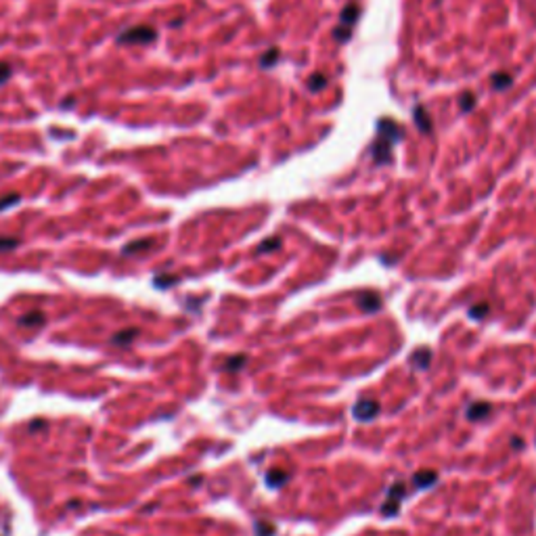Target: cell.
I'll return each instance as SVG.
<instances>
[{
    "instance_id": "1",
    "label": "cell",
    "mask_w": 536,
    "mask_h": 536,
    "mask_svg": "<svg viewBox=\"0 0 536 536\" xmlns=\"http://www.w3.org/2000/svg\"><path fill=\"white\" fill-rule=\"evenodd\" d=\"M377 130H379V141H375V145H373L375 162L377 164H388L392 160L390 147H392V143H396V141H400V138H402V128L396 122H392V119H382V122L377 124Z\"/></svg>"
},
{
    "instance_id": "2",
    "label": "cell",
    "mask_w": 536,
    "mask_h": 536,
    "mask_svg": "<svg viewBox=\"0 0 536 536\" xmlns=\"http://www.w3.org/2000/svg\"><path fill=\"white\" fill-rule=\"evenodd\" d=\"M157 38V31L149 25H134L126 27L117 34V42L119 44H149Z\"/></svg>"
},
{
    "instance_id": "3",
    "label": "cell",
    "mask_w": 536,
    "mask_h": 536,
    "mask_svg": "<svg viewBox=\"0 0 536 536\" xmlns=\"http://www.w3.org/2000/svg\"><path fill=\"white\" fill-rule=\"evenodd\" d=\"M377 413H379V404L375 400H369V398L358 400L354 404V408H352V415H354L356 419H360V421H371V419H375Z\"/></svg>"
},
{
    "instance_id": "4",
    "label": "cell",
    "mask_w": 536,
    "mask_h": 536,
    "mask_svg": "<svg viewBox=\"0 0 536 536\" xmlns=\"http://www.w3.org/2000/svg\"><path fill=\"white\" fill-rule=\"evenodd\" d=\"M358 306H360V310H365V312H375V310L382 306V300H379V296H375V293H365V296H360Z\"/></svg>"
},
{
    "instance_id": "5",
    "label": "cell",
    "mask_w": 536,
    "mask_h": 536,
    "mask_svg": "<svg viewBox=\"0 0 536 536\" xmlns=\"http://www.w3.org/2000/svg\"><path fill=\"white\" fill-rule=\"evenodd\" d=\"M429 358H431V352L427 348H419L417 352L411 356V365L415 369H427L429 367Z\"/></svg>"
},
{
    "instance_id": "6",
    "label": "cell",
    "mask_w": 536,
    "mask_h": 536,
    "mask_svg": "<svg viewBox=\"0 0 536 536\" xmlns=\"http://www.w3.org/2000/svg\"><path fill=\"white\" fill-rule=\"evenodd\" d=\"M413 482H415V486H417V488H427V486H431V484L436 482V471H427V469L417 471L415 478H413Z\"/></svg>"
},
{
    "instance_id": "7",
    "label": "cell",
    "mask_w": 536,
    "mask_h": 536,
    "mask_svg": "<svg viewBox=\"0 0 536 536\" xmlns=\"http://www.w3.org/2000/svg\"><path fill=\"white\" fill-rule=\"evenodd\" d=\"M486 415H490V404H488V402H476V404H471L469 411H467V417L474 419V421H476V419H484Z\"/></svg>"
},
{
    "instance_id": "8",
    "label": "cell",
    "mask_w": 536,
    "mask_h": 536,
    "mask_svg": "<svg viewBox=\"0 0 536 536\" xmlns=\"http://www.w3.org/2000/svg\"><path fill=\"white\" fill-rule=\"evenodd\" d=\"M287 482V474L285 471H268L266 474V484L270 488H279V486H283V484Z\"/></svg>"
},
{
    "instance_id": "9",
    "label": "cell",
    "mask_w": 536,
    "mask_h": 536,
    "mask_svg": "<svg viewBox=\"0 0 536 536\" xmlns=\"http://www.w3.org/2000/svg\"><path fill=\"white\" fill-rule=\"evenodd\" d=\"M44 323V314L42 312H31L23 319H19V325L21 327H40Z\"/></svg>"
},
{
    "instance_id": "10",
    "label": "cell",
    "mask_w": 536,
    "mask_h": 536,
    "mask_svg": "<svg viewBox=\"0 0 536 536\" xmlns=\"http://www.w3.org/2000/svg\"><path fill=\"white\" fill-rule=\"evenodd\" d=\"M147 247H151V241H149V239H141V241H134V243L126 245L122 254H124V256H128V254H136V251L147 249Z\"/></svg>"
},
{
    "instance_id": "11",
    "label": "cell",
    "mask_w": 536,
    "mask_h": 536,
    "mask_svg": "<svg viewBox=\"0 0 536 536\" xmlns=\"http://www.w3.org/2000/svg\"><path fill=\"white\" fill-rule=\"evenodd\" d=\"M138 335V331L136 329H128V331H124V333H117V335H113L111 337V343H119V345H124V343H128L132 337H136Z\"/></svg>"
},
{
    "instance_id": "12",
    "label": "cell",
    "mask_w": 536,
    "mask_h": 536,
    "mask_svg": "<svg viewBox=\"0 0 536 536\" xmlns=\"http://www.w3.org/2000/svg\"><path fill=\"white\" fill-rule=\"evenodd\" d=\"M17 243H19V241H17L15 237H0V251L13 249V247H17Z\"/></svg>"
},
{
    "instance_id": "13",
    "label": "cell",
    "mask_w": 536,
    "mask_h": 536,
    "mask_svg": "<svg viewBox=\"0 0 536 536\" xmlns=\"http://www.w3.org/2000/svg\"><path fill=\"white\" fill-rule=\"evenodd\" d=\"M511 84V76H503V74H498L492 78V86H496V88H507V86Z\"/></svg>"
},
{
    "instance_id": "14",
    "label": "cell",
    "mask_w": 536,
    "mask_h": 536,
    "mask_svg": "<svg viewBox=\"0 0 536 536\" xmlns=\"http://www.w3.org/2000/svg\"><path fill=\"white\" fill-rule=\"evenodd\" d=\"M11 76H13V67L9 63H0V84L9 82Z\"/></svg>"
},
{
    "instance_id": "15",
    "label": "cell",
    "mask_w": 536,
    "mask_h": 536,
    "mask_svg": "<svg viewBox=\"0 0 536 536\" xmlns=\"http://www.w3.org/2000/svg\"><path fill=\"white\" fill-rule=\"evenodd\" d=\"M15 203H19V195H7L5 199H0V212L7 210L9 205H15Z\"/></svg>"
},
{
    "instance_id": "16",
    "label": "cell",
    "mask_w": 536,
    "mask_h": 536,
    "mask_svg": "<svg viewBox=\"0 0 536 536\" xmlns=\"http://www.w3.org/2000/svg\"><path fill=\"white\" fill-rule=\"evenodd\" d=\"M279 243H281L279 239H268V241H264V245H260V254L270 251V249H276V247H279Z\"/></svg>"
},
{
    "instance_id": "17",
    "label": "cell",
    "mask_w": 536,
    "mask_h": 536,
    "mask_svg": "<svg viewBox=\"0 0 536 536\" xmlns=\"http://www.w3.org/2000/svg\"><path fill=\"white\" fill-rule=\"evenodd\" d=\"M486 310H488V304H480V306H474V308H471V312H469V314H471L474 319H482L484 314H486Z\"/></svg>"
},
{
    "instance_id": "18",
    "label": "cell",
    "mask_w": 536,
    "mask_h": 536,
    "mask_svg": "<svg viewBox=\"0 0 536 536\" xmlns=\"http://www.w3.org/2000/svg\"><path fill=\"white\" fill-rule=\"evenodd\" d=\"M258 536H272L274 534V528L270 524H258Z\"/></svg>"
},
{
    "instance_id": "19",
    "label": "cell",
    "mask_w": 536,
    "mask_h": 536,
    "mask_svg": "<svg viewBox=\"0 0 536 536\" xmlns=\"http://www.w3.org/2000/svg\"><path fill=\"white\" fill-rule=\"evenodd\" d=\"M233 362H229L227 369H239V367H243L245 365V356H237V358H231Z\"/></svg>"
},
{
    "instance_id": "20",
    "label": "cell",
    "mask_w": 536,
    "mask_h": 536,
    "mask_svg": "<svg viewBox=\"0 0 536 536\" xmlns=\"http://www.w3.org/2000/svg\"><path fill=\"white\" fill-rule=\"evenodd\" d=\"M323 84H325V78H323V76H317V78H312V80L308 82V86H310V88H312V90H319Z\"/></svg>"
},
{
    "instance_id": "21",
    "label": "cell",
    "mask_w": 536,
    "mask_h": 536,
    "mask_svg": "<svg viewBox=\"0 0 536 536\" xmlns=\"http://www.w3.org/2000/svg\"><path fill=\"white\" fill-rule=\"evenodd\" d=\"M415 115H417V122H419L421 130H423V132H427V128H425V115H423V111H421V109H417V111H415Z\"/></svg>"
},
{
    "instance_id": "22",
    "label": "cell",
    "mask_w": 536,
    "mask_h": 536,
    "mask_svg": "<svg viewBox=\"0 0 536 536\" xmlns=\"http://www.w3.org/2000/svg\"><path fill=\"white\" fill-rule=\"evenodd\" d=\"M274 57H279V53H276V48H272V50H270V55L262 59V65H264V67H268V63H270V59H274Z\"/></svg>"
},
{
    "instance_id": "23",
    "label": "cell",
    "mask_w": 536,
    "mask_h": 536,
    "mask_svg": "<svg viewBox=\"0 0 536 536\" xmlns=\"http://www.w3.org/2000/svg\"><path fill=\"white\" fill-rule=\"evenodd\" d=\"M463 101H465V103H463V107H465V109H469V107L474 105V103H471V101H474V97H471V94H465V97H463Z\"/></svg>"
}]
</instances>
